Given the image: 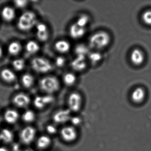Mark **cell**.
<instances>
[{
	"instance_id": "obj_1",
	"label": "cell",
	"mask_w": 151,
	"mask_h": 151,
	"mask_svg": "<svg viewBox=\"0 0 151 151\" xmlns=\"http://www.w3.org/2000/svg\"><path fill=\"white\" fill-rule=\"evenodd\" d=\"M110 37L105 31H99L93 34L89 39V47L95 50L106 48L110 42Z\"/></svg>"
},
{
	"instance_id": "obj_2",
	"label": "cell",
	"mask_w": 151,
	"mask_h": 151,
	"mask_svg": "<svg viewBox=\"0 0 151 151\" xmlns=\"http://www.w3.org/2000/svg\"><path fill=\"white\" fill-rule=\"evenodd\" d=\"M37 23V18L36 14L32 11H26L19 17L17 26L20 30L26 32L30 30Z\"/></svg>"
},
{
	"instance_id": "obj_3",
	"label": "cell",
	"mask_w": 151,
	"mask_h": 151,
	"mask_svg": "<svg viewBox=\"0 0 151 151\" xmlns=\"http://www.w3.org/2000/svg\"><path fill=\"white\" fill-rule=\"evenodd\" d=\"M40 89L47 94L52 95L56 92L60 87L59 80L53 76H47L43 78L40 82Z\"/></svg>"
},
{
	"instance_id": "obj_4",
	"label": "cell",
	"mask_w": 151,
	"mask_h": 151,
	"mask_svg": "<svg viewBox=\"0 0 151 151\" xmlns=\"http://www.w3.org/2000/svg\"><path fill=\"white\" fill-rule=\"evenodd\" d=\"M32 68L38 73L44 74L49 72L52 69V65L47 59L42 57L34 58L32 61Z\"/></svg>"
},
{
	"instance_id": "obj_5",
	"label": "cell",
	"mask_w": 151,
	"mask_h": 151,
	"mask_svg": "<svg viewBox=\"0 0 151 151\" xmlns=\"http://www.w3.org/2000/svg\"><path fill=\"white\" fill-rule=\"evenodd\" d=\"M37 134V130L35 127L31 125H27L20 131L19 139L22 144L29 145L35 141Z\"/></svg>"
},
{
	"instance_id": "obj_6",
	"label": "cell",
	"mask_w": 151,
	"mask_h": 151,
	"mask_svg": "<svg viewBox=\"0 0 151 151\" xmlns=\"http://www.w3.org/2000/svg\"><path fill=\"white\" fill-rule=\"evenodd\" d=\"M83 103V98L79 93L73 92L69 95L68 106L70 111L73 112H78L82 108Z\"/></svg>"
},
{
	"instance_id": "obj_7",
	"label": "cell",
	"mask_w": 151,
	"mask_h": 151,
	"mask_svg": "<svg viewBox=\"0 0 151 151\" xmlns=\"http://www.w3.org/2000/svg\"><path fill=\"white\" fill-rule=\"evenodd\" d=\"M60 133L62 140L67 143H72L76 141L78 136L77 129L71 125L63 127L60 130Z\"/></svg>"
},
{
	"instance_id": "obj_8",
	"label": "cell",
	"mask_w": 151,
	"mask_h": 151,
	"mask_svg": "<svg viewBox=\"0 0 151 151\" xmlns=\"http://www.w3.org/2000/svg\"><path fill=\"white\" fill-rule=\"evenodd\" d=\"M54 101V98L52 95H38L34 99L33 104L35 108L38 110H42L52 103Z\"/></svg>"
},
{
	"instance_id": "obj_9",
	"label": "cell",
	"mask_w": 151,
	"mask_h": 151,
	"mask_svg": "<svg viewBox=\"0 0 151 151\" xmlns=\"http://www.w3.org/2000/svg\"><path fill=\"white\" fill-rule=\"evenodd\" d=\"M13 104L19 108H26L31 103V99L26 93H20L16 94L12 99Z\"/></svg>"
},
{
	"instance_id": "obj_10",
	"label": "cell",
	"mask_w": 151,
	"mask_h": 151,
	"mask_svg": "<svg viewBox=\"0 0 151 151\" xmlns=\"http://www.w3.org/2000/svg\"><path fill=\"white\" fill-rule=\"evenodd\" d=\"M20 114L16 109H8L3 114V118L6 123L14 124L17 122L20 118Z\"/></svg>"
},
{
	"instance_id": "obj_11",
	"label": "cell",
	"mask_w": 151,
	"mask_h": 151,
	"mask_svg": "<svg viewBox=\"0 0 151 151\" xmlns=\"http://www.w3.org/2000/svg\"><path fill=\"white\" fill-rule=\"evenodd\" d=\"M70 112L68 109H61L55 111L52 116L54 122L57 124L66 122L69 119Z\"/></svg>"
},
{
	"instance_id": "obj_12",
	"label": "cell",
	"mask_w": 151,
	"mask_h": 151,
	"mask_svg": "<svg viewBox=\"0 0 151 151\" xmlns=\"http://www.w3.org/2000/svg\"><path fill=\"white\" fill-rule=\"evenodd\" d=\"M35 27L38 39L42 42L46 41L49 37V31L46 24L43 23L38 22Z\"/></svg>"
},
{
	"instance_id": "obj_13",
	"label": "cell",
	"mask_w": 151,
	"mask_h": 151,
	"mask_svg": "<svg viewBox=\"0 0 151 151\" xmlns=\"http://www.w3.org/2000/svg\"><path fill=\"white\" fill-rule=\"evenodd\" d=\"M52 142V138L49 135L43 134L36 139V145L39 150H45L51 146Z\"/></svg>"
},
{
	"instance_id": "obj_14",
	"label": "cell",
	"mask_w": 151,
	"mask_h": 151,
	"mask_svg": "<svg viewBox=\"0 0 151 151\" xmlns=\"http://www.w3.org/2000/svg\"><path fill=\"white\" fill-rule=\"evenodd\" d=\"M145 55L140 49L135 48L133 49L130 55L131 62L135 66H140L145 61Z\"/></svg>"
},
{
	"instance_id": "obj_15",
	"label": "cell",
	"mask_w": 151,
	"mask_h": 151,
	"mask_svg": "<svg viewBox=\"0 0 151 151\" xmlns=\"http://www.w3.org/2000/svg\"><path fill=\"white\" fill-rule=\"evenodd\" d=\"M146 97L145 90L141 87L135 88L131 94L132 101L135 104H141L145 100Z\"/></svg>"
},
{
	"instance_id": "obj_16",
	"label": "cell",
	"mask_w": 151,
	"mask_h": 151,
	"mask_svg": "<svg viewBox=\"0 0 151 151\" xmlns=\"http://www.w3.org/2000/svg\"><path fill=\"white\" fill-rule=\"evenodd\" d=\"M86 33V28H83L74 23L70 26L69 29L70 36L74 39L82 38Z\"/></svg>"
},
{
	"instance_id": "obj_17",
	"label": "cell",
	"mask_w": 151,
	"mask_h": 151,
	"mask_svg": "<svg viewBox=\"0 0 151 151\" xmlns=\"http://www.w3.org/2000/svg\"><path fill=\"white\" fill-rule=\"evenodd\" d=\"M71 68L75 71H82L84 70L87 66L85 57H77L71 61Z\"/></svg>"
},
{
	"instance_id": "obj_18",
	"label": "cell",
	"mask_w": 151,
	"mask_h": 151,
	"mask_svg": "<svg viewBox=\"0 0 151 151\" xmlns=\"http://www.w3.org/2000/svg\"><path fill=\"white\" fill-rule=\"evenodd\" d=\"M14 135L11 130L4 128L0 131V141L6 144H9L14 141Z\"/></svg>"
},
{
	"instance_id": "obj_19",
	"label": "cell",
	"mask_w": 151,
	"mask_h": 151,
	"mask_svg": "<svg viewBox=\"0 0 151 151\" xmlns=\"http://www.w3.org/2000/svg\"><path fill=\"white\" fill-rule=\"evenodd\" d=\"M1 15L3 20L6 22H11L15 17V11L13 8L5 7L1 11Z\"/></svg>"
},
{
	"instance_id": "obj_20",
	"label": "cell",
	"mask_w": 151,
	"mask_h": 151,
	"mask_svg": "<svg viewBox=\"0 0 151 151\" xmlns=\"http://www.w3.org/2000/svg\"><path fill=\"white\" fill-rule=\"evenodd\" d=\"M55 47L57 52L60 53L65 54L68 52L70 49L69 42L65 40H60L57 41Z\"/></svg>"
},
{
	"instance_id": "obj_21",
	"label": "cell",
	"mask_w": 151,
	"mask_h": 151,
	"mask_svg": "<svg viewBox=\"0 0 151 151\" xmlns=\"http://www.w3.org/2000/svg\"><path fill=\"white\" fill-rule=\"evenodd\" d=\"M22 119L25 123L31 124L35 122L37 118L36 114L34 110L28 109L25 110L22 115Z\"/></svg>"
},
{
	"instance_id": "obj_22",
	"label": "cell",
	"mask_w": 151,
	"mask_h": 151,
	"mask_svg": "<svg viewBox=\"0 0 151 151\" xmlns=\"http://www.w3.org/2000/svg\"><path fill=\"white\" fill-rule=\"evenodd\" d=\"M1 76L2 79L7 82L12 83L16 79V75L14 72L9 69H4L1 72Z\"/></svg>"
},
{
	"instance_id": "obj_23",
	"label": "cell",
	"mask_w": 151,
	"mask_h": 151,
	"mask_svg": "<svg viewBox=\"0 0 151 151\" xmlns=\"http://www.w3.org/2000/svg\"><path fill=\"white\" fill-rule=\"evenodd\" d=\"M90 52L89 50V47L85 45L81 44L76 47L75 48V53L77 57H85L88 56Z\"/></svg>"
},
{
	"instance_id": "obj_24",
	"label": "cell",
	"mask_w": 151,
	"mask_h": 151,
	"mask_svg": "<svg viewBox=\"0 0 151 151\" xmlns=\"http://www.w3.org/2000/svg\"><path fill=\"white\" fill-rule=\"evenodd\" d=\"M22 45L19 42L14 41L9 45L8 51L10 55H16L19 54L22 51Z\"/></svg>"
},
{
	"instance_id": "obj_25",
	"label": "cell",
	"mask_w": 151,
	"mask_h": 151,
	"mask_svg": "<svg viewBox=\"0 0 151 151\" xmlns=\"http://www.w3.org/2000/svg\"><path fill=\"white\" fill-rule=\"evenodd\" d=\"M25 48L28 53L34 54L39 51L40 46L36 41L31 40L27 42Z\"/></svg>"
},
{
	"instance_id": "obj_26",
	"label": "cell",
	"mask_w": 151,
	"mask_h": 151,
	"mask_svg": "<svg viewBox=\"0 0 151 151\" xmlns=\"http://www.w3.org/2000/svg\"><path fill=\"white\" fill-rule=\"evenodd\" d=\"M23 85L26 88L32 87L34 83V78L33 76L29 73L24 74L22 78Z\"/></svg>"
},
{
	"instance_id": "obj_27",
	"label": "cell",
	"mask_w": 151,
	"mask_h": 151,
	"mask_svg": "<svg viewBox=\"0 0 151 151\" xmlns=\"http://www.w3.org/2000/svg\"><path fill=\"white\" fill-rule=\"evenodd\" d=\"M76 80V76L73 73L69 72V73H66L63 76V82L65 84L68 86H71L75 84Z\"/></svg>"
},
{
	"instance_id": "obj_28",
	"label": "cell",
	"mask_w": 151,
	"mask_h": 151,
	"mask_svg": "<svg viewBox=\"0 0 151 151\" xmlns=\"http://www.w3.org/2000/svg\"><path fill=\"white\" fill-rule=\"evenodd\" d=\"M90 22V17L87 15L83 14L81 15L78 17L75 23L77 25L80 27L86 28V26L89 24Z\"/></svg>"
},
{
	"instance_id": "obj_29",
	"label": "cell",
	"mask_w": 151,
	"mask_h": 151,
	"mask_svg": "<svg viewBox=\"0 0 151 151\" xmlns=\"http://www.w3.org/2000/svg\"><path fill=\"white\" fill-rule=\"evenodd\" d=\"M87 57H88L89 60L92 64H96L100 61L102 58V55L99 52L94 51V52H90Z\"/></svg>"
},
{
	"instance_id": "obj_30",
	"label": "cell",
	"mask_w": 151,
	"mask_h": 151,
	"mask_svg": "<svg viewBox=\"0 0 151 151\" xmlns=\"http://www.w3.org/2000/svg\"><path fill=\"white\" fill-rule=\"evenodd\" d=\"M13 67L16 70L21 71L25 68V63L24 60L22 59H17L13 61Z\"/></svg>"
},
{
	"instance_id": "obj_31",
	"label": "cell",
	"mask_w": 151,
	"mask_h": 151,
	"mask_svg": "<svg viewBox=\"0 0 151 151\" xmlns=\"http://www.w3.org/2000/svg\"><path fill=\"white\" fill-rule=\"evenodd\" d=\"M142 19L145 24L151 25V10L145 11L142 14Z\"/></svg>"
},
{
	"instance_id": "obj_32",
	"label": "cell",
	"mask_w": 151,
	"mask_h": 151,
	"mask_svg": "<svg viewBox=\"0 0 151 151\" xmlns=\"http://www.w3.org/2000/svg\"><path fill=\"white\" fill-rule=\"evenodd\" d=\"M45 131L47 135H54L57 132V130L56 126L52 124H48L46 125Z\"/></svg>"
},
{
	"instance_id": "obj_33",
	"label": "cell",
	"mask_w": 151,
	"mask_h": 151,
	"mask_svg": "<svg viewBox=\"0 0 151 151\" xmlns=\"http://www.w3.org/2000/svg\"><path fill=\"white\" fill-rule=\"evenodd\" d=\"M66 59L63 56H58L55 60V64L57 67L62 68L65 65L66 63Z\"/></svg>"
},
{
	"instance_id": "obj_34",
	"label": "cell",
	"mask_w": 151,
	"mask_h": 151,
	"mask_svg": "<svg viewBox=\"0 0 151 151\" xmlns=\"http://www.w3.org/2000/svg\"><path fill=\"white\" fill-rule=\"evenodd\" d=\"M14 4L18 8L22 9L27 6L28 1H14Z\"/></svg>"
},
{
	"instance_id": "obj_35",
	"label": "cell",
	"mask_w": 151,
	"mask_h": 151,
	"mask_svg": "<svg viewBox=\"0 0 151 151\" xmlns=\"http://www.w3.org/2000/svg\"><path fill=\"white\" fill-rule=\"evenodd\" d=\"M12 150L13 151H21L22 149L20 147V145L19 144H15L13 145Z\"/></svg>"
},
{
	"instance_id": "obj_36",
	"label": "cell",
	"mask_w": 151,
	"mask_h": 151,
	"mask_svg": "<svg viewBox=\"0 0 151 151\" xmlns=\"http://www.w3.org/2000/svg\"><path fill=\"white\" fill-rule=\"evenodd\" d=\"M0 151H9V150L6 147L0 146Z\"/></svg>"
},
{
	"instance_id": "obj_37",
	"label": "cell",
	"mask_w": 151,
	"mask_h": 151,
	"mask_svg": "<svg viewBox=\"0 0 151 151\" xmlns=\"http://www.w3.org/2000/svg\"><path fill=\"white\" fill-rule=\"evenodd\" d=\"M21 151H35V150L32 148H31V147H27V148L22 149Z\"/></svg>"
},
{
	"instance_id": "obj_38",
	"label": "cell",
	"mask_w": 151,
	"mask_h": 151,
	"mask_svg": "<svg viewBox=\"0 0 151 151\" xmlns=\"http://www.w3.org/2000/svg\"><path fill=\"white\" fill-rule=\"evenodd\" d=\"M2 55H3V50L2 47L0 46V59L1 58Z\"/></svg>"
},
{
	"instance_id": "obj_39",
	"label": "cell",
	"mask_w": 151,
	"mask_h": 151,
	"mask_svg": "<svg viewBox=\"0 0 151 151\" xmlns=\"http://www.w3.org/2000/svg\"><path fill=\"white\" fill-rule=\"evenodd\" d=\"M1 112H0V125H1Z\"/></svg>"
}]
</instances>
